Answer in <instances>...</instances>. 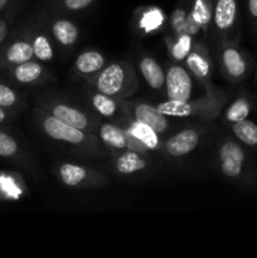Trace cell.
Masks as SVG:
<instances>
[{
    "label": "cell",
    "instance_id": "6da1fadb",
    "mask_svg": "<svg viewBox=\"0 0 257 258\" xmlns=\"http://www.w3.org/2000/svg\"><path fill=\"white\" fill-rule=\"evenodd\" d=\"M221 170L227 178L242 179L249 185L257 184V166L239 140L224 141L218 151Z\"/></svg>",
    "mask_w": 257,
    "mask_h": 258
},
{
    "label": "cell",
    "instance_id": "7a4b0ae2",
    "mask_svg": "<svg viewBox=\"0 0 257 258\" xmlns=\"http://www.w3.org/2000/svg\"><path fill=\"white\" fill-rule=\"evenodd\" d=\"M98 92L107 96H117L127 88V71L118 63L106 67L96 81Z\"/></svg>",
    "mask_w": 257,
    "mask_h": 258
},
{
    "label": "cell",
    "instance_id": "3957f363",
    "mask_svg": "<svg viewBox=\"0 0 257 258\" xmlns=\"http://www.w3.org/2000/svg\"><path fill=\"white\" fill-rule=\"evenodd\" d=\"M166 93L170 100L189 101L191 97L193 83L189 73L180 66H173L165 75Z\"/></svg>",
    "mask_w": 257,
    "mask_h": 258
},
{
    "label": "cell",
    "instance_id": "277c9868",
    "mask_svg": "<svg viewBox=\"0 0 257 258\" xmlns=\"http://www.w3.org/2000/svg\"><path fill=\"white\" fill-rule=\"evenodd\" d=\"M43 128H44L45 134L49 138L58 141H62V143L78 145V144L83 143L86 140V135L83 134V130L67 125V123L62 122V121L58 120L53 115L47 116L44 118V121H43Z\"/></svg>",
    "mask_w": 257,
    "mask_h": 258
},
{
    "label": "cell",
    "instance_id": "5b68a950",
    "mask_svg": "<svg viewBox=\"0 0 257 258\" xmlns=\"http://www.w3.org/2000/svg\"><path fill=\"white\" fill-rule=\"evenodd\" d=\"M222 62L227 75L233 80H241L248 73V59L241 49L234 47L224 48L222 53Z\"/></svg>",
    "mask_w": 257,
    "mask_h": 258
},
{
    "label": "cell",
    "instance_id": "8992f818",
    "mask_svg": "<svg viewBox=\"0 0 257 258\" xmlns=\"http://www.w3.org/2000/svg\"><path fill=\"white\" fill-rule=\"evenodd\" d=\"M199 143V134L196 130L186 128L174 135L165 143V151L171 156H183L193 151Z\"/></svg>",
    "mask_w": 257,
    "mask_h": 258
},
{
    "label": "cell",
    "instance_id": "52a82bcc",
    "mask_svg": "<svg viewBox=\"0 0 257 258\" xmlns=\"http://www.w3.org/2000/svg\"><path fill=\"white\" fill-rule=\"evenodd\" d=\"M133 113L136 121L150 126L158 134L164 133L169 126L166 116L163 115L156 108V106L148 105V103H136L133 108Z\"/></svg>",
    "mask_w": 257,
    "mask_h": 258
},
{
    "label": "cell",
    "instance_id": "ba28073f",
    "mask_svg": "<svg viewBox=\"0 0 257 258\" xmlns=\"http://www.w3.org/2000/svg\"><path fill=\"white\" fill-rule=\"evenodd\" d=\"M33 57H34V53H33L32 43L27 42V40H17V42H13L0 54V62L3 64L17 66L20 63L28 62Z\"/></svg>",
    "mask_w": 257,
    "mask_h": 258
},
{
    "label": "cell",
    "instance_id": "9c48e42d",
    "mask_svg": "<svg viewBox=\"0 0 257 258\" xmlns=\"http://www.w3.org/2000/svg\"><path fill=\"white\" fill-rule=\"evenodd\" d=\"M237 20L236 0H217L214 9V22L218 29L229 30L234 27Z\"/></svg>",
    "mask_w": 257,
    "mask_h": 258
},
{
    "label": "cell",
    "instance_id": "30bf717a",
    "mask_svg": "<svg viewBox=\"0 0 257 258\" xmlns=\"http://www.w3.org/2000/svg\"><path fill=\"white\" fill-rule=\"evenodd\" d=\"M52 115L57 117L58 120L62 121V122L73 126L76 128H80V130H86V128H88V125H90L87 116L85 113L81 112L77 108H73L67 105H62V103L53 106Z\"/></svg>",
    "mask_w": 257,
    "mask_h": 258
},
{
    "label": "cell",
    "instance_id": "8fae6325",
    "mask_svg": "<svg viewBox=\"0 0 257 258\" xmlns=\"http://www.w3.org/2000/svg\"><path fill=\"white\" fill-rule=\"evenodd\" d=\"M140 71L146 83L154 90H160L165 85V75L160 64L150 57H145L140 62Z\"/></svg>",
    "mask_w": 257,
    "mask_h": 258
},
{
    "label": "cell",
    "instance_id": "7c38bea8",
    "mask_svg": "<svg viewBox=\"0 0 257 258\" xmlns=\"http://www.w3.org/2000/svg\"><path fill=\"white\" fill-rule=\"evenodd\" d=\"M145 166L146 160L144 159V156H141L139 153H135V151H127V153L118 156L117 160H116V169H117L118 173L125 174V175L143 170V169H145Z\"/></svg>",
    "mask_w": 257,
    "mask_h": 258
},
{
    "label": "cell",
    "instance_id": "4fadbf2b",
    "mask_svg": "<svg viewBox=\"0 0 257 258\" xmlns=\"http://www.w3.org/2000/svg\"><path fill=\"white\" fill-rule=\"evenodd\" d=\"M42 66L37 62H32V59L28 62L20 63V64L13 66V77L20 83H33L42 76Z\"/></svg>",
    "mask_w": 257,
    "mask_h": 258
},
{
    "label": "cell",
    "instance_id": "5bb4252c",
    "mask_svg": "<svg viewBox=\"0 0 257 258\" xmlns=\"http://www.w3.org/2000/svg\"><path fill=\"white\" fill-rule=\"evenodd\" d=\"M105 64V58L101 53L95 50H88L82 53L80 57L76 59V68L83 75H90V73L98 72L103 68Z\"/></svg>",
    "mask_w": 257,
    "mask_h": 258
},
{
    "label": "cell",
    "instance_id": "9a60e30c",
    "mask_svg": "<svg viewBox=\"0 0 257 258\" xmlns=\"http://www.w3.org/2000/svg\"><path fill=\"white\" fill-rule=\"evenodd\" d=\"M100 136L106 145L115 149V150H122L128 145L126 134L121 128L110 125V123H105V125L101 126Z\"/></svg>",
    "mask_w": 257,
    "mask_h": 258
},
{
    "label": "cell",
    "instance_id": "2e32d148",
    "mask_svg": "<svg viewBox=\"0 0 257 258\" xmlns=\"http://www.w3.org/2000/svg\"><path fill=\"white\" fill-rule=\"evenodd\" d=\"M53 35L63 45L75 44L78 38V28L70 20H57L52 27Z\"/></svg>",
    "mask_w": 257,
    "mask_h": 258
},
{
    "label": "cell",
    "instance_id": "e0dca14e",
    "mask_svg": "<svg viewBox=\"0 0 257 258\" xmlns=\"http://www.w3.org/2000/svg\"><path fill=\"white\" fill-rule=\"evenodd\" d=\"M130 133L136 140L140 141L145 148L154 149L158 148L159 145V139H158V133H156L154 128H151L150 126L145 125L143 122H139V121L135 120V122L131 125Z\"/></svg>",
    "mask_w": 257,
    "mask_h": 258
},
{
    "label": "cell",
    "instance_id": "ac0fdd59",
    "mask_svg": "<svg viewBox=\"0 0 257 258\" xmlns=\"http://www.w3.org/2000/svg\"><path fill=\"white\" fill-rule=\"evenodd\" d=\"M252 111V102L246 96H241L227 108L226 111V120L231 123L239 122L246 118H248L249 113Z\"/></svg>",
    "mask_w": 257,
    "mask_h": 258
},
{
    "label": "cell",
    "instance_id": "d6986e66",
    "mask_svg": "<svg viewBox=\"0 0 257 258\" xmlns=\"http://www.w3.org/2000/svg\"><path fill=\"white\" fill-rule=\"evenodd\" d=\"M87 170L75 164H63L59 168L60 180L68 186H77L87 179Z\"/></svg>",
    "mask_w": 257,
    "mask_h": 258
},
{
    "label": "cell",
    "instance_id": "ffe728a7",
    "mask_svg": "<svg viewBox=\"0 0 257 258\" xmlns=\"http://www.w3.org/2000/svg\"><path fill=\"white\" fill-rule=\"evenodd\" d=\"M156 108L163 115L173 116V117H188L193 113V106L189 103V101L169 100L156 105Z\"/></svg>",
    "mask_w": 257,
    "mask_h": 258
},
{
    "label": "cell",
    "instance_id": "44dd1931",
    "mask_svg": "<svg viewBox=\"0 0 257 258\" xmlns=\"http://www.w3.org/2000/svg\"><path fill=\"white\" fill-rule=\"evenodd\" d=\"M92 105L97 110L98 113H101L105 117H112L117 113L118 105L111 96L103 95V93L97 92L92 96Z\"/></svg>",
    "mask_w": 257,
    "mask_h": 258
},
{
    "label": "cell",
    "instance_id": "7402d4cb",
    "mask_svg": "<svg viewBox=\"0 0 257 258\" xmlns=\"http://www.w3.org/2000/svg\"><path fill=\"white\" fill-rule=\"evenodd\" d=\"M32 47L34 57H37L38 59L50 60L53 58L52 45H50L49 40H48L43 34H38L33 38Z\"/></svg>",
    "mask_w": 257,
    "mask_h": 258
},
{
    "label": "cell",
    "instance_id": "603a6c76",
    "mask_svg": "<svg viewBox=\"0 0 257 258\" xmlns=\"http://www.w3.org/2000/svg\"><path fill=\"white\" fill-rule=\"evenodd\" d=\"M19 151L17 140L9 134L0 131V156L2 158H13Z\"/></svg>",
    "mask_w": 257,
    "mask_h": 258
},
{
    "label": "cell",
    "instance_id": "cb8c5ba5",
    "mask_svg": "<svg viewBox=\"0 0 257 258\" xmlns=\"http://www.w3.org/2000/svg\"><path fill=\"white\" fill-rule=\"evenodd\" d=\"M186 63H188L189 68H190L198 77H206V76L208 75V60H207L203 55L198 54V53H189Z\"/></svg>",
    "mask_w": 257,
    "mask_h": 258
},
{
    "label": "cell",
    "instance_id": "d4e9b609",
    "mask_svg": "<svg viewBox=\"0 0 257 258\" xmlns=\"http://www.w3.org/2000/svg\"><path fill=\"white\" fill-rule=\"evenodd\" d=\"M19 96L9 86L0 83V106L4 108H13L18 103Z\"/></svg>",
    "mask_w": 257,
    "mask_h": 258
},
{
    "label": "cell",
    "instance_id": "484cf974",
    "mask_svg": "<svg viewBox=\"0 0 257 258\" xmlns=\"http://www.w3.org/2000/svg\"><path fill=\"white\" fill-rule=\"evenodd\" d=\"M190 48H191L190 35L188 34L181 35L173 48L174 58H176V59H183V58L188 57V54L190 53Z\"/></svg>",
    "mask_w": 257,
    "mask_h": 258
},
{
    "label": "cell",
    "instance_id": "4316f807",
    "mask_svg": "<svg viewBox=\"0 0 257 258\" xmlns=\"http://www.w3.org/2000/svg\"><path fill=\"white\" fill-rule=\"evenodd\" d=\"M191 17L199 25H204L209 22L211 12H209L208 7H207L203 0H197L196 5H194V10L191 13Z\"/></svg>",
    "mask_w": 257,
    "mask_h": 258
},
{
    "label": "cell",
    "instance_id": "83f0119b",
    "mask_svg": "<svg viewBox=\"0 0 257 258\" xmlns=\"http://www.w3.org/2000/svg\"><path fill=\"white\" fill-rule=\"evenodd\" d=\"M93 0H65L66 7L72 10H80L88 7Z\"/></svg>",
    "mask_w": 257,
    "mask_h": 258
},
{
    "label": "cell",
    "instance_id": "f1b7e54d",
    "mask_svg": "<svg viewBox=\"0 0 257 258\" xmlns=\"http://www.w3.org/2000/svg\"><path fill=\"white\" fill-rule=\"evenodd\" d=\"M159 17H160V15L156 12L151 13L150 18H145V19H144V24L149 25V27H155L158 23H160V18Z\"/></svg>",
    "mask_w": 257,
    "mask_h": 258
},
{
    "label": "cell",
    "instance_id": "f546056e",
    "mask_svg": "<svg viewBox=\"0 0 257 258\" xmlns=\"http://www.w3.org/2000/svg\"><path fill=\"white\" fill-rule=\"evenodd\" d=\"M248 12L254 20H257V0H248Z\"/></svg>",
    "mask_w": 257,
    "mask_h": 258
},
{
    "label": "cell",
    "instance_id": "4dcf8cb0",
    "mask_svg": "<svg viewBox=\"0 0 257 258\" xmlns=\"http://www.w3.org/2000/svg\"><path fill=\"white\" fill-rule=\"evenodd\" d=\"M7 118H8L7 108H4V107H2V106H0V123L5 122V121H7Z\"/></svg>",
    "mask_w": 257,
    "mask_h": 258
},
{
    "label": "cell",
    "instance_id": "1f68e13d",
    "mask_svg": "<svg viewBox=\"0 0 257 258\" xmlns=\"http://www.w3.org/2000/svg\"><path fill=\"white\" fill-rule=\"evenodd\" d=\"M5 34H7V27H5L4 23L0 20V43H2V40L4 39Z\"/></svg>",
    "mask_w": 257,
    "mask_h": 258
},
{
    "label": "cell",
    "instance_id": "d6a6232c",
    "mask_svg": "<svg viewBox=\"0 0 257 258\" xmlns=\"http://www.w3.org/2000/svg\"><path fill=\"white\" fill-rule=\"evenodd\" d=\"M8 3H9V0H0V10L4 9Z\"/></svg>",
    "mask_w": 257,
    "mask_h": 258
}]
</instances>
